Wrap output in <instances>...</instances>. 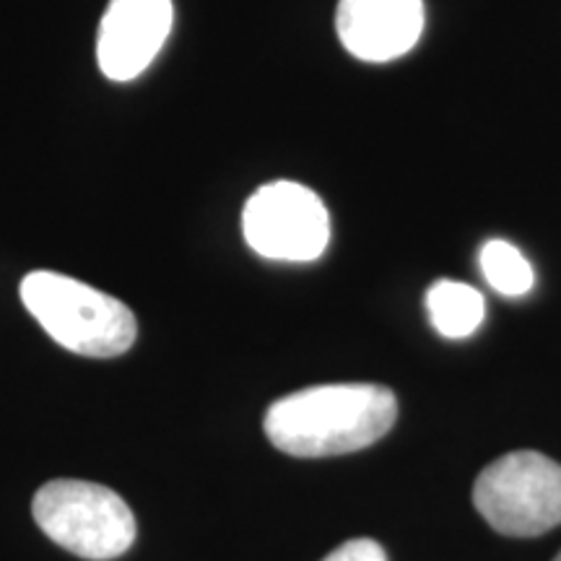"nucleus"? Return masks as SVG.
I'll return each instance as SVG.
<instances>
[{"mask_svg": "<svg viewBox=\"0 0 561 561\" xmlns=\"http://www.w3.org/2000/svg\"><path fill=\"white\" fill-rule=\"evenodd\" d=\"M398 416L396 392L371 382L318 385L278 398L265 413V434L294 458H328L375 445Z\"/></svg>", "mask_w": 561, "mask_h": 561, "instance_id": "1", "label": "nucleus"}, {"mask_svg": "<svg viewBox=\"0 0 561 561\" xmlns=\"http://www.w3.org/2000/svg\"><path fill=\"white\" fill-rule=\"evenodd\" d=\"M21 301L62 348L91 359H112L136 343L138 322L128 305L79 278L32 271L21 280Z\"/></svg>", "mask_w": 561, "mask_h": 561, "instance_id": "2", "label": "nucleus"}, {"mask_svg": "<svg viewBox=\"0 0 561 561\" xmlns=\"http://www.w3.org/2000/svg\"><path fill=\"white\" fill-rule=\"evenodd\" d=\"M34 523L50 541L81 559L123 557L136 541V517L121 494L102 483L55 479L32 502Z\"/></svg>", "mask_w": 561, "mask_h": 561, "instance_id": "3", "label": "nucleus"}, {"mask_svg": "<svg viewBox=\"0 0 561 561\" xmlns=\"http://www.w3.org/2000/svg\"><path fill=\"white\" fill-rule=\"evenodd\" d=\"M473 504L502 536L533 538L561 525V466L541 453H510L481 471Z\"/></svg>", "mask_w": 561, "mask_h": 561, "instance_id": "4", "label": "nucleus"}, {"mask_svg": "<svg viewBox=\"0 0 561 561\" xmlns=\"http://www.w3.org/2000/svg\"><path fill=\"white\" fill-rule=\"evenodd\" d=\"M242 231L261 257L310 263L331 242V216L310 187L278 180L257 187L244 203Z\"/></svg>", "mask_w": 561, "mask_h": 561, "instance_id": "5", "label": "nucleus"}, {"mask_svg": "<svg viewBox=\"0 0 561 561\" xmlns=\"http://www.w3.org/2000/svg\"><path fill=\"white\" fill-rule=\"evenodd\" d=\"M172 0H110L96 34V62L110 81H133L172 30Z\"/></svg>", "mask_w": 561, "mask_h": 561, "instance_id": "6", "label": "nucleus"}, {"mask_svg": "<svg viewBox=\"0 0 561 561\" xmlns=\"http://www.w3.org/2000/svg\"><path fill=\"white\" fill-rule=\"evenodd\" d=\"M341 45L364 62H388L416 47L424 32L421 0H341L335 11Z\"/></svg>", "mask_w": 561, "mask_h": 561, "instance_id": "7", "label": "nucleus"}, {"mask_svg": "<svg viewBox=\"0 0 561 561\" xmlns=\"http://www.w3.org/2000/svg\"><path fill=\"white\" fill-rule=\"evenodd\" d=\"M426 310L445 339H468L483 322V297L473 286L445 278L426 291Z\"/></svg>", "mask_w": 561, "mask_h": 561, "instance_id": "8", "label": "nucleus"}, {"mask_svg": "<svg viewBox=\"0 0 561 561\" xmlns=\"http://www.w3.org/2000/svg\"><path fill=\"white\" fill-rule=\"evenodd\" d=\"M481 273L486 284L504 297H525L536 284V273L528 257L515 244L504 240H491L481 248Z\"/></svg>", "mask_w": 561, "mask_h": 561, "instance_id": "9", "label": "nucleus"}, {"mask_svg": "<svg viewBox=\"0 0 561 561\" xmlns=\"http://www.w3.org/2000/svg\"><path fill=\"white\" fill-rule=\"evenodd\" d=\"M322 561H388V557H385L382 546L371 538H354V541L341 543Z\"/></svg>", "mask_w": 561, "mask_h": 561, "instance_id": "10", "label": "nucleus"}, {"mask_svg": "<svg viewBox=\"0 0 561 561\" xmlns=\"http://www.w3.org/2000/svg\"><path fill=\"white\" fill-rule=\"evenodd\" d=\"M553 561H561V553H559V557H557V559H553Z\"/></svg>", "mask_w": 561, "mask_h": 561, "instance_id": "11", "label": "nucleus"}]
</instances>
